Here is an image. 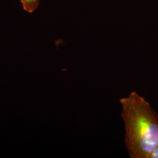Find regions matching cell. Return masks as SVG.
<instances>
[{
	"label": "cell",
	"instance_id": "obj_1",
	"mask_svg": "<svg viewBox=\"0 0 158 158\" xmlns=\"http://www.w3.org/2000/svg\"><path fill=\"white\" fill-rule=\"evenodd\" d=\"M125 143L132 158H149L158 142V115L135 91L120 99Z\"/></svg>",
	"mask_w": 158,
	"mask_h": 158
},
{
	"label": "cell",
	"instance_id": "obj_2",
	"mask_svg": "<svg viewBox=\"0 0 158 158\" xmlns=\"http://www.w3.org/2000/svg\"><path fill=\"white\" fill-rule=\"evenodd\" d=\"M23 9L30 14L33 13L40 5V0H20Z\"/></svg>",
	"mask_w": 158,
	"mask_h": 158
},
{
	"label": "cell",
	"instance_id": "obj_3",
	"mask_svg": "<svg viewBox=\"0 0 158 158\" xmlns=\"http://www.w3.org/2000/svg\"><path fill=\"white\" fill-rule=\"evenodd\" d=\"M149 158H158V142L156 146L151 153Z\"/></svg>",
	"mask_w": 158,
	"mask_h": 158
}]
</instances>
